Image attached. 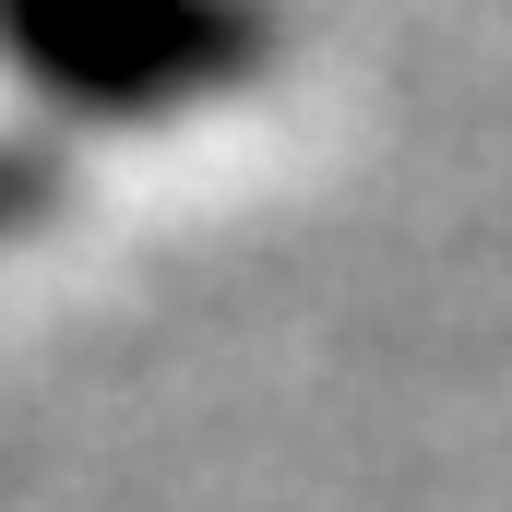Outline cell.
Here are the masks:
<instances>
[{"label": "cell", "instance_id": "1", "mask_svg": "<svg viewBox=\"0 0 512 512\" xmlns=\"http://www.w3.org/2000/svg\"><path fill=\"white\" fill-rule=\"evenodd\" d=\"M286 0H0L12 120L60 131H191L274 84Z\"/></svg>", "mask_w": 512, "mask_h": 512}, {"label": "cell", "instance_id": "2", "mask_svg": "<svg viewBox=\"0 0 512 512\" xmlns=\"http://www.w3.org/2000/svg\"><path fill=\"white\" fill-rule=\"evenodd\" d=\"M72 191H84V155H72L60 131H36V120H0V251L48 239V227L72 215Z\"/></svg>", "mask_w": 512, "mask_h": 512}]
</instances>
